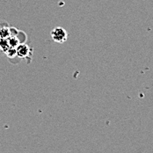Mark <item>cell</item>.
Here are the masks:
<instances>
[{
    "mask_svg": "<svg viewBox=\"0 0 153 153\" xmlns=\"http://www.w3.org/2000/svg\"><path fill=\"white\" fill-rule=\"evenodd\" d=\"M11 36V31L8 27H3L0 29V38L7 39Z\"/></svg>",
    "mask_w": 153,
    "mask_h": 153,
    "instance_id": "3957f363",
    "label": "cell"
},
{
    "mask_svg": "<svg viewBox=\"0 0 153 153\" xmlns=\"http://www.w3.org/2000/svg\"><path fill=\"white\" fill-rule=\"evenodd\" d=\"M7 40H8V42H9L10 47L17 48V46L19 44V40L17 39V37H15V36H10L9 38H7Z\"/></svg>",
    "mask_w": 153,
    "mask_h": 153,
    "instance_id": "5b68a950",
    "label": "cell"
},
{
    "mask_svg": "<svg viewBox=\"0 0 153 153\" xmlns=\"http://www.w3.org/2000/svg\"><path fill=\"white\" fill-rule=\"evenodd\" d=\"M16 52L19 57H27L29 54V48L27 44H19L16 48Z\"/></svg>",
    "mask_w": 153,
    "mask_h": 153,
    "instance_id": "7a4b0ae2",
    "label": "cell"
},
{
    "mask_svg": "<svg viewBox=\"0 0 153 153\" xmlns=\"http://www.w3.org/2000/svg\"><path fill=\"white\" fill-rule=\"evenodd\" d=\"M52 39L57 43H63L67 41V32L62 27H56L51 31Z\"/></svg>",
    "mask_w": 153,
    "mask_h": 153,
    "instance_id": "6da1fadb",
    "label": "cell"
},
{
    "mask_svg": "<svg viewBox=\"0 0 153 153\" xmlns=\"http://www.w3.org/2000/svg\"><path fill=\"white\" fill-rule=\"evenodd\" d=\"M10 48V44L7 39H1L0 38V48L4 51L6 52Z\"/></svg>",
    "mask_w": 153,
    "mask_h": 153,
    "instance_id": "277c9868",
    "label": "cell"
},
{
    "mask_svg": "<svg viewBox=\"0 0 153 153\" xmlns=\"http://www.w3.org/2000/svg\"><path fill=\"white\" fill-rule=\"evenodd\" d=\"M6 54H7V56H9V57H13V56H15L16 55H17V52H16V48H13V47H10L9 48V49L5 52Z\"/></svg>",
    "mask_w": 153,
    "mask_h": 153,
    "instance_id": "8992f818",
    "label": "cell"
}]
</instances>
